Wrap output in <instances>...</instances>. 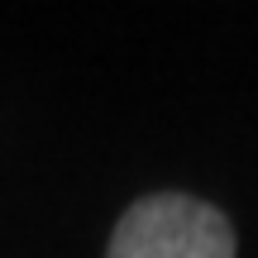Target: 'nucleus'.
Segmentation results:
<instances>
[{
  "label": "nucleus",
  "instance_id": "obj_1",
  "mask_svg": "<svg viewBox=\"0 0 258 258\" xmlns=\"http://www.w3.org/2000/svg\"><path fill=\"white\" fill-rule=\"evenodd\" d=\"M105 258H234V230L211 201L153 191L120 215Z\"/></svg>",
  "mask_w": 258,
  "mask_h": 258
}]
</instances>
